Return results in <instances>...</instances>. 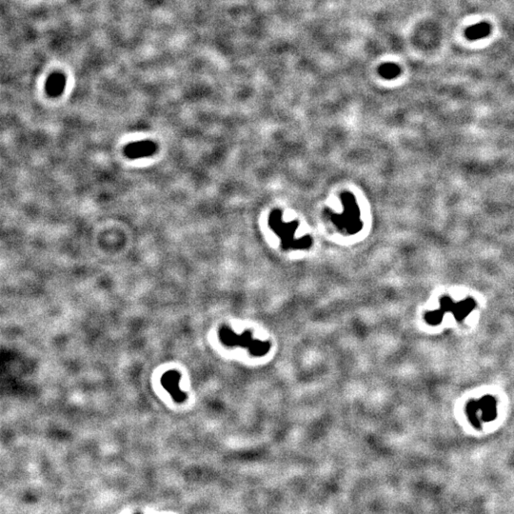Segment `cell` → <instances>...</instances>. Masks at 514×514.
Listing matches in <instances>:
<instances>
[{
	"instance_id": "7a4b0ae2",
	"label": "cell",
	"mask_w": 514,
	"mask_h": 514,
	"mask_svg": "<svg viewBox=\"0 0 514 514\" xmlns=\"http://www.w3.org/2000/svg\"><path fill=\"white\" fill-rule=\"evenodd\" d=\"M66 87V77L62 72H53L46 80L45 91L50 98L60 97Z\"/></svg>"
},
{
	"instance_id": "6da1fadb",
	"label": "cell",
	"mask_w": 514,
	"mask_h": 514,
	"mask_svg": "<svg viewBox=\"0 0 514 514\" xmlns=\"http://www.w3.org/2000/svg\"><path fill=\"white\" fill-rule=\"evenodd\" d=\"M158 151V144L151 139H143L127 144L123 149L125 157L130 160L148 158Z\"/></svg>"
},
{
	"instance_id": "3957f363",
	"label": "cell",
	"mask_w": 514,
	"mask_h": 514,
	"mask_svg": "<svg viewBox=\"0 0 514 514\" xmlns=\"http://www.w3.org/2000/svg\"><path fill=\"white\" fill-rule=\"evenodd\" d=\"M490 31H491L490 25L487 22H482L468 28L465 32V35L470 40H477L487 37L490 34Z\"/></svg>"
},
{
	"instance_id": "277c9868",
	"label": "cell",
	"mask_w": 514,
	"mask_h": 514,
	"mask_svg": "<svg viewBox=\"0 0 514 514\" xmlns=\"http://www.w3.org/2000/svg\"><path fill=\"white\" fill-rule=\"evenodd\" d=\"M378 72L385 79H393V78H396L397 76H399L401 70L397 64L385 63L379 67Z\"/></svg>"
}]
</instances>
